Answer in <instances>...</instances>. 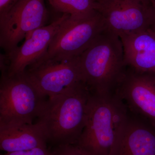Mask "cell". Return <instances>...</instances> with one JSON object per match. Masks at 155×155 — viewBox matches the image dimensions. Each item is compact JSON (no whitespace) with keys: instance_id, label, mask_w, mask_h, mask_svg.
<instances>
[{"instance_id":"obj_20","label":"cell","mask_w":155,"mask_h":155,"mask_svg":"<svg viewBox=\"0 0 155 155\" xmlns=\"http://www.w3.org/2000/svg\"><path fill=\"white\" fill-rule=\"evenodd\" d=\"M97 2L98 3H102L105 2H106L109 1V0H97Z\"/></svg>"},{"instance_id":"obj_17","label":"cell","mask_w":155,"mask_h":155,"mask_svg":"<svg viewBox=\"0 0 155 155\" xmlns=\"http://www.w3.org/2000/svg\"><path fill=\"white\" fill-rule=\"evenodd\" d=\"M18 0H0V18L5 16Z\"/></svg>"},{"instance_id":"obj_19","label":"cell","mask_w":155,"mask_h":155,"mask_svg":"<svg viewBox=\"0 0 155 155\" xmlns=\"http://www.w3.org/2000/svg\"><path fill=\"white\" fill-rule=\"evenodd\" d=\"M152 7L154 14V23L152 28L155 30V1L153 3Z\"/></svg>"},{"instance_id":"obj_10","label":"cell","mask_w":155,"mask_h":155,"mask_svg":"<svg viewBox=\"0 0 155 155\" xmlns=\"http://www.w3.org/2000/svg\"><path fill=\"white\" fill-rule=\"evenodd\" d=\"M70 15L64 14L47 25L34 31L25 38V41L6 54L8 77L23 74L30 65L40 60L47 52L54 37L64 21Z\"/></svg>"},{"instance_id":"obj_12","label":"cell","mask_w":155,"mask_h":155,"mask_svg":"<svg viewBox=\"0 0 155 155\" xmlns=\"http://www.w3.org/2000/svg\"><path fill=\"white\" fill-rule=\"evenodd\" d=\"M125 66L143 72H155V30L147 28L119 35Z\"/></svg>"},{"instance_id":"obj_5","label":"cell","mask_w":155,"mask_h":155,"mask_svg":"<svg viewBox=\"0 0 155 155\" xmlns=\"http://www.w3.org/2000/svg\"><path fill=\"white\" fill-rule=\"evenodd\" d=\"M106 29L99 12L82 17L69 16L53 38L40 60H61L79 57Z\"/></svg>"},{"instance_id":"obj_16","label":"cell","mask_w":155,"mask_h":155,"mask_svg":"<svg viewBox=\"0 0 155 155\" xmlns=\"http://www.w3.org/2000/svg\"><path fill=\"white\" fill-rule=\"evenodd\" d=\"M1 155H53L51 150L48 147H38L28 150L6 153Z\"/></svg>"},{"instance_id":"obj_11","label":"cell","mask_w":155,"mask_h":155,"mask_svg":"<svg viewBox=\"0 0 155 155\" xmlns=\"http://www.w3.org/2000/svg\"><path fill=\"white\" fill-rule=\"evenodd\" d=\"M110 155H155V127L129 111Z\"/></svg>"},{"instance_id":"obj_21","label":"cell","mask_w":155,"mask_h":155,"mask_svg":"<svg viewBox=\"0 0 155 155\" xmlns=\"http://www.w3.org/2000/svg\"><path fill=\"white\" fill-rule=\"evenodd\" d=\"M153 1H155V0H153Z\"/></svg>"},{"instance_id":"obj_13","label":"cell","mask_w":155,"mask_h":155,"mask_svg":"<svg viewBox=\"0 0 155 155\" xmlns=\"http://www.w3.org/2000/svg\"><path fill=\"white\" fill-rule=\"evenodd\" d=\"M42 128L37 122L31 125L0 127V149L7 153L48 147Z\"/></svg>"},{"instance_id":"obj_15","label":"cell","mask_w":155,"mask_h":155,"mask_svg":"<svg viewBox=\"0 0 155 155\" xmlns=\"http://www.w3.org/2000/svg\"><path fill=\"white\" fill-rule=\"evenodd\" d=\"M51 150L53 155H88L75 144L55 146Z\"/></svg>"},{"instance_id":"obj_3","label":"cell","mask_w":155,"mask_h":155,"mask_svg":"<svg viewBox=\"0 0 155 155\" xmlns=\"http://www.w3.org/2000/svg\"><path fill=\"white\" fill-rule=\"evenodd\" d=\"M84 83L91 93H115L126 67L121 39L106 29L80 56Z\"/></svg>"},{"instance_id":"obj_8","label":"cell","mask_w":155,"mask_h":155,"mask_svg":"<svg viewBox=\"0 0 155 155\" xmlns=\"http://www.w3.org/2000/svg\"><path fill=\"white\" fill-rule=\"evenodd\" d=\"M97 3V11L102 16L106 29L119 35L152 28V5L138 0H109Z\"/></svg>"},{"instance_id":"obj_9","label":"cell","mask_w":155,"mask_h":155,"mask_svg":"<svg viewBox=\"0 0 155 155\" xmlns=\"http://www.w3.org/2000/svg\"><path fill=\"white\" fill-rule=\"evenodd\" d=\"M115 93L132 114L155 127V72L126 67Z\"/></svg>"},{"instance_id":"obj_4","label":"cell","mask_w":155,"mask_h":155,"mask_svg":"<svg viewBox=\"0 0 155 155\" xmlns=\"http://www.w3.org/2000/svg\"><path fill=\"white\" fill-rule=\"evenodd\" d=\"M44 96L24 74L1 75L0 127L33 124L45 102Z\"/></svg>"},{"instance_id":"obj_14","label":"cell","mask_w":155,"mask_h":155,"mask_svg":"<svg viewBox=\"0 0 155 155\" xmlns=\"http://www.w3.org/2000/svg\"><path fill=\"white\" fill-rule=\"evenodd\" d=\"M53 8L71 17H82L97 11V0H48Z\"/></svg>"},{"instance_id":"obj_7","label":"cell","mask_w":155,"mask_h":155,"mask_svg":"<svg viewBox=\"0 0 155 155\" xmlns=\"http://www.w3.org/2000/svg\"><path fill=\"white\" fill-rule=\"evenodd\" d=\"M44 1L18 0L0 18V45L6 54L17 47L34 31L45 26L48 15Z\"/></svg>"},{"instance_id":"obj_2","label":"cell","mask_w":155,"mask_h":155,"mask_svg":"<svg viewBox=\"0 0 155 155\" xmlns=\"http://www.w3.org/2000/svg\"><path fill=\"white\" fill-rule=\"evenodd\" d=\"M129 112L116 93L100 95L91 92L85 126L75 145L88 155H110Z\"/></svg>"},{"instance_id":"obj_1","label":"cell","mask_w":155,"mask_h":155,"mask_svg":"<svg viewBox=\"0 0 155 155\" xmlns=\"http://www.w3.org/2000/svg\"><path fill=\"white\" fill-rule=\"evenodd\" d=\"M91 92L82 83L46 100L38 121L48 143L75 144L86 123Z\"/></svg>"},{"instance_id":"obj_6","label":"cell","mask_w":155,"mask_h":155,"mask_svg":"<svg viewBox=\"0 0 155 155\" xmlns=\"http://www.w3.org/2000/svg\"><path fill=\"white\" fill-rule=\"evenodd\" d=\"M24 73L42 95L48 97L84 83L79 57L39 60L29 66Z\"/></svg>"},{"instance_id":"obj_18","label":"cell","mask_w":155,"mask_h":155,"mask_svg":"<svg viewBox=\"0 0 155 155\" xmlns=\"http://www.w3.org/2000/svg\"><path fill=\"white\" fill-rule=\"evenodd\" d=\"M140 2L143 3L145 5H152L153 0H138Z\"/></svg>"}]
</instances>
